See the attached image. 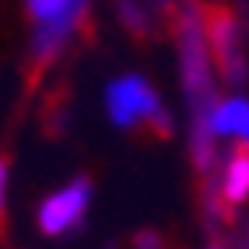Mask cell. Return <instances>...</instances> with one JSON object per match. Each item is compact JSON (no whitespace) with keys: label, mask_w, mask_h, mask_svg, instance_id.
Here are the masks:
<instances>
[{"label":"cell","mask_w":249,"mask_h":249,"mask_svg":"<svg viewBox=\"0 0 249 249\" xmlns=\"http://www.w3.org/2000/svg\"><path fill=\"white\" fill-rule=\"evenodd\" d=\"M107 114L121 128H135V124L163 128L166 124V118L160 111V97L142 76H121L118 83L107 87Z\"/></svg>","instance_id":"cell-1"},{"label":"cell","mask_w":249,"mask_h":249,"mask_svg":"<svg viewBox=\"0 0 249 249\" xmlns=\"http://www.w3.org/2000/svg\"><path fill=\"white\" fill-rule=\"evenodd\" d=\"M83 11L87 0H28V14L35 21V52L38 55L55 52L76 28Z\"/></svg>","instance_id":"cell-2"},{"label":"cell","mask_w":249,"mask_h":249,"mask_svg":"<svg viewBox=\"0 0 249 249\" xmlns=\"http://www.w3.org/2000/svg\"><path fill=\"white\" fill-rule=\"evenodd\" d=\"M87 204H90V187H87L83 180L59 187V191L49 194V197L42 201V208H38V225H42V232H45V235L70 232L80 218H83Z\"/></svg>","instance_id":"cell-3"},{"label":"cell","mask_w":249,"mask_h":249,"mask_svg":"<svg viewBox=\"0 0 249 249\" xmlns=\"http://www.w3.org/2000/svg\"><path fill=\"white\" fill-rule=\"evenodd\" d=\"M208 128L214 135H232L249 145V101H239V97L222 101L208 114Z\"/></svg>","instance_id":"cell-4"},{"label":"cell","mask_w":249,"mask_h":249,"mask_svg":"<svg viewBox=\"0 0 249 249\" xmlns=\"http://www.w3.org/2000/svg\"><path fill=\"white\" fill-rule=\"evenodd\" d=\"M225 197L232 204H239V201L249 197V149H239L232 160H229V170H225Z\"/></svg>","instance_id":"cell-5"},{"label":"cell","mask_w":249,"mask_h":249,"mask_svg":"<svg viewBox=\"0 0 249 249\" xmlns=\"http://www.w3.org/2000/svg\"><path fill=\"white\" fill-rule=\"evenodd\" d=\"M214 45H218V59H225V66H229V73H235V49H232V21L222 14L214 21Z\"/></svg>","instance_id":"cell-6"},{"label":"cell","mask_w":249,"mask_h":249,"mask_svg":"<svg viewBox=\"0 0 249 249\" xmlns=\"http://www.w3.org/2000/svg\"><path fill=\"white\" fill-rule=\"evenodd\" d=\"M4 204H7V166L0 163V214H4Z\"/></svg>","instance_id":"cell-7"}]
</instances>
